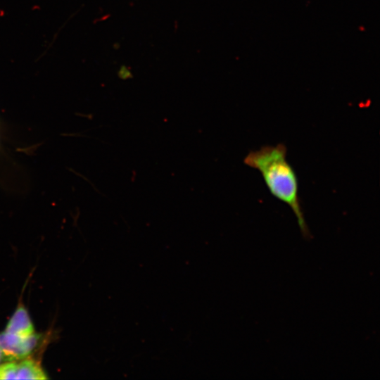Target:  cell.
<instances>
[{
  "label": "cell",
  "instance_id": "cell-5",
  "mask_svg": "<svg viewBox=\"0 0 380 380\" xmlns=\"http://www.w3.org/2000/svg\"><path fill=\"white\" fill-rule=\"evenodd\" d=\"M5 362V359H4V354L0 348V365Z\"/></svg>",
  "mask_w": 380,
  "mask_h": 380
},
{
  "label": "cell",
  "instance_id": "cell-4",
  "mask_svg": "<svg viewBox=\"0 0 380 380\" xmlns=\"http://www.w3.org/2000/svg\"><path fill=\"white\" fill-rule=\"evenodd\" d=\"M4 331L22 336H27L35 333L34 327L27 309L21 300L8 320Z\"/></svg>",
  "mask_w": 380,
  "mask_h": 380
},
{
  "label": "cell",
  "instance_id": "cell-1",
  "mask_svg": "<svg viewBox=\"0 0 380 380\" xmlns=\"http://www.w3.org/2000/svg\"><path fill=\"white\" fill-rule=\"evenodd\" d=\"M286 155L287 149L283 144L264 146L258 150L249 151L243 162L259 171L271 194L291 208L302 235L309 239L310 234L298 196V177L287 161Z\"/></svg>",
  "mask_w": 380,
  "mask_h": 380
},
{
  "label": "cell",
  "instance_id": "cell-3",
  "mask_svg": "<svg viewBox=\"0 0 380 380\" xmlns=\"http://www.w3.org/2000/svg\"><path fill=\"white\" fill-rule=\"evenodd\" d=\"M41 363L31 356L0 365V379H46Z\"/></svg>",
  "mask_w": 380,
  "mask_h": 380
},
{
  "label": "cell",
  "instance_id": "cell-2",
  "mask_svg": "<svg viewBox=\"0 0 380 380\" xmlns=\"http://www.w3.org/2000/svg\"><path fill=\"white\" fill-rule=\"evenodd\" d=\"M42 334L36 332L22 336L2 331L0 333V348L5 362L23 359L31 356L39 346Z\"/></svg>",
  "mask_w": 380,
  "mask_h": 380
}]
</instances>
